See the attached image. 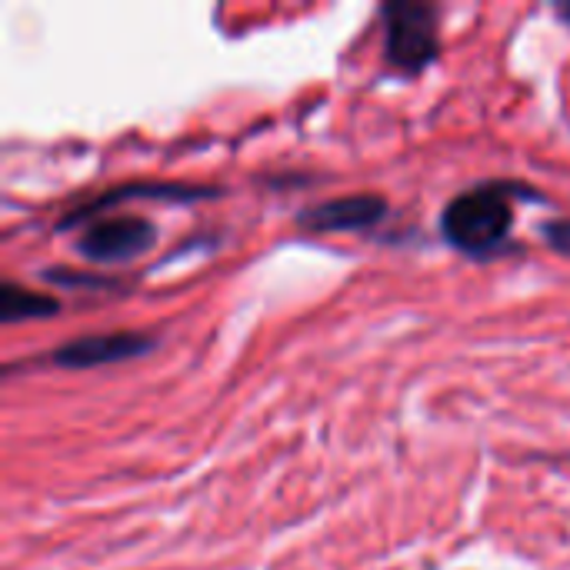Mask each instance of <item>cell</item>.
I'll return each mask as SVG.
<instances>
[{"instance_id": "1", "label": "cell", "mask_w": 570, "mask_h": 570, "mask_svg": "<svg viewBox=\"0 0 570 570\" xmlns=\"http://www.w3.org/2000/svg\"><path fill=\"white\" fill-rule=\"evenodd\" d=\"M511 227H514V207L508 190L498 184L458 194L441 214V230L448 244H454L471 257H484L498 250L508 240Z\"/></svg>"}, {"instance_id": "2", "label": "cell", "mask_w": 570, "mask_h": 570, "mask_svg": "<svg viewBox=\"0 0 570 570\" xmlns=\"http://www.w3.org/2000/svg\"><path fill=\"white\" fill-rule=\"evenodd\" d=\"M384 20V57L401 73H424L441 53L438 7L394 0L381 7Z\"/></svg>"}, {"instance_id": "3", "label": "cell", "mask_w": 570, "mask_h": 570, "mask_svg": "<svg viewBox=\"0 0 570 570\" xmlns=\"http://www.w3.org/2000/svg\"><path fill=\"white\" fill-rule=\"evenodd\" d=\"M157 240L154 220L140 214H114V217H97L77 240V250L90 264H124L150 250Z\"/></svg>"}, {"instance_id": "4", "label": "cell", "mask_w": 570, "mask_h": 570, "mask_svg": "<svg viewBox=\"0 0 570 570\" xmlns=\"http://www.w3.org/2000/svg\"><path fill=\"white\" fill-rule=\"evenodd\" d=\"M154 347V337L140 334V331H110V334H87V337H73L63 347H57L50 354V361L57 367H70V371H90V367H104V364H120L130 357H140Z\"/></svg>"}, {"instance_id": "5", "label": "cell", "mask_w": 570, "mask_h": 570, "mask_svg": "<svg viewBox=\"0 0 570 570\" xmlns=\"http://www.w3.org/2000/svg\"><path fill=\"white\" fill-rule=\"evenodd\" d=\"M387 214V200L381 194H347L324 204L307 207L297 224L314 234H334V230H364L374 227Z\"/></svg>"}, {"instance_id": "6", "label": "cell", "mask_w": 570, "mask_h": 570, "mask_svg": "<svg viewBox=\"0 0 570 570\" xmlns=\"http://www.w3.org/2000/svg\"><path fill=\"white\" fill-rule=\"evenodd\" d=\"M124 197H160V200H194V197H210V190L204 187V190H194V187H184V184H124L120 190H110V194H100L97 200H90V204H83L80 210H73L67 220H63V227H70V224H77L80 217H94V214H100V210H107L110 204H117V200H124Z\"/></svg>"}, {"instance_id": "7", "label": "cell", "mask_w": 570, "mask_h": 570, "mask_svg": "<svg viewBox=\"0 0 570 570\" xmlns=\"http://www.w3.org/2000/svg\"><path fill=\"white\" fill-rule=\"evenodd\" d=\"M60 311V301L50 297V294H37V291H27L13 281H7L0 287V321L7 324H17V321H40V317H50Z\"/></svg>"}, {"instance_id": "8", "label": "cell", "mask_w": 570, "mask_h": 570, "mask_svg": "<svg viewBox=\"0 0 570 570\" xmlns=\"http://www.w3.org/2000/svg\"><path fill=\"white\" fill-rule=\"evenodd\" d=\"M544 234H548V240L558 247V250H564L570 254V220H558V224H548L544 227Z\"/></svg>"}, {"instance_id": "9", "label": "cell", "mask_w": 570, "mask_h": 570, "mask_svg": "<svg viewBox=\"0 0 570 570\" xmlns=\"http://www.w3.org/2000/svg\"><path fill=\"white\" fill-rule=\"evenodd\" d=\"M558 13H561V17L570 23V3H561V7H558Z\"/></svg>"}]
</instances>
